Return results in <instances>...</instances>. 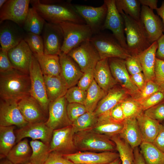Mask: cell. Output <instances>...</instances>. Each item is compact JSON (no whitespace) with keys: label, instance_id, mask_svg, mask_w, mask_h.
I'll return each mask as SVG.
<instances>
[{"label":"cell","instance_id":"61","mask_svg":"<svg viewBox=\"0 0 164 164\" xmlns=\"http://www.w3.org/2000/svg\"><path fill=\"white\" fill-rule=\"evenodd\" d=\"M106 164H121V160L119 157L114 160Z\"/></svg>","mask_w":164,"mask_h":164},{"label":"cell","instance_id":"47","mask_svg":"<svg viewBox=\"0 0 164 164\" xmlns=\"http://www.w3.org/2000/svg\"><path fill=\"white\" fill-rule=\"evenodd\" d=\"M154 81L160 88L164 94V60L155 58Z\"/></svg>","mask_w":164,"mask_h":164},{"label":"cell","instance_id":"9","mask_svg":"<svg viewBox=\"0 0 164 164\" xmlns=\"http://www.w3.org/2000/svg\"><path fill=\"white\" fill-rule=\"evenodd\" d=\"M73 6L76 12L90 28L93 35L103 30L108 11L104 2L98 7L77 4L73 5Z\"/></svg>","mask_w":164,"mask_h":164},{"label":"cell","instance_id":"26","mask_svg":"<svg viewBox=\"0 0 164 164\" xmlns=\"http://www.w3.org/2000/svg\"><path fill=\"white\" fill-rule=\"evenodd\" d=\"M136 119L142 141L153 143L162 123L147 116L144 112L137 116Z\"/></svg>","mask_w":164,"mask_h":164},{"label":"cell","instance_id":"62","mask_svg":"<svg viewBox=\"0 0 164 164\" xmlns=\"http://www.w3.org/2000/svg\"><path fill=\"white\" fill-rule=\"evenodd\" d=\"M7 0H0V8L1 9L7 1Z\"/></svg>","mask_w":164,"mask_h":164},{"label":"cell","instance_id":"42","mask_svg":"<svg viewBox=\"0 0 164 164\" xmlns=\"http://www.w3.org/2000/svg\"><path fill=\"white\" fill-rule=\"evenodd\" d=\"M34 56L44 54V46L42 36L31 32H26L24 39Z\"/></svg>","mask_w":164,"mask_h":164},{"label":"cell","instance_id":"4","mask_svg":"<svg viewBox=\"0 0 164 164\" xmlns=\"http://www.w3.org/2000/svg\"><path fill=\"white\" fill-rule=\"evenodd\" d=\"M74 139L78 151L102 152L116 150L115 144L109 137L92 129L75 133Z\"/></svg>","mask_w":164,"mask_h":164},{"label":"cell","instance_id":"59","mask_svg":"<svg viewBox=\"0 0 164 164\" xmlns=\"http://www.w3.org/2000/svg\"><path fill=\"white\" fill-rule=\"evenodd\" d=\"M156 10L158 15L160 16L162 19L163 25V32H164V0L162 1L161 6L157 8Z\"/></svg>","mask_w":164,"mask_h":164},{"label":"cell","instance_id":"12","mask_svg":"<svg viewBox=\"0 0 164 164\" xmlns=\"http://www.w3.org/2000/svg\"><path fill=\"white\" fill-rule=\"evenodd\" d=\"M67 102L65 96L50 102L48 117L45 124L53 130L72 125L67 113Z\"/></svg>","mask_w":164,"mask_h":164},{"label":"cell","instance_id":"11","mask_svg":"<svg viewBox=\"0 0 164 164\" xmlns=\"http://www.w3.org/2000/svg\"><path fill=\"white\" fill-rule=\"evenodd\" d=\"M75 133L72 125L54 130L50 144L51 152L64 155L78 152L74 142Z\"/></svg>","mask_w":164,"mask_h":164},{"label":"cell","instance_id":"27","mask_svg":"<svg viewBox=\"0 0 164 164\" xmlns=\"http://www.w3.org/2000/svg\"><path fill=\"white\" fill-rule=\"evenodd\" d=\"M157 47V42L156 41L137 56L147 81L154 80L155 54Z\"/></svg>","mask_w":164,"mask_h":164},{"label":"cell","instance_id":"23","mask_svg":"<svg viewBox=\"0 0 164 164\" xmlns=\"http://www.w3.org/2000/svg\"><path fill=\"white\" fill-rule=\"evenodd\" d=\"M59 56L61 76L68 88L75 86L84 73L77 63L67 54L61 52Z\"/></svg>","mask_w":164,"mask_h":164},{"label":"cell","instance_id":"51","mask_svg":"<svg viewBox=\"0 0 164 164\" xmlns=\"http://www.w3.org/2000/svg\"><path fill=\"white\" fill-rule=\"evenodd\" d=\"M13 69L8 56V51L0 49V73L7 72Z\"/></svg>","mask_w":164,"mask_h":164},{"label":"cell","instance_id":"31","mask_svg":"<svg viewBox=\"0 0 164 164\" xmlns=\"http://www.w3.org/2000/svg\"><path fill=\"white\" fill-rule=\"evenodd\" d=\"M32 152L28 140L25 138L14 146L6 158L14 164H23L30 162Z\"/></svg>","mask_w":164,"mask_h":164},{"label":"cell","instance_id":"53","mask_svg":"<svg viewBox=\"0 0 164 164\" xmlns=\"http://www.w3.org/2000/svg\"><path fill=\"white\" fill-rule=\"evenodd\" d=\"M109 114L111 118L119 122H123L125 120L124 113L121 103L113 107L110 111Z\"/></svg>","mask_w":164,"mask_h":164},{"label":"cell","instance_id":"1","mask_svg":"<svg viewBox=\"0 0 164 164\" xmlns=\"http://www.w3.org/2000/svg\"><path fill=\"white\" fill-rule=\"evenodd\" d=\"M71 0H32L30 4L45 21L57 23L69 21L86 24L77 13Z\"/></svg>","mask_w":164,"mask_h":164},{"label":"cell","instance_id":"13","mask_svg":"<svg viewBox=\"0 0 164 164\" xmlns=\"http://www.w3.org/2000/svg\"><path fill=\"white\" fill-rule=\"evenodd\" d=\"M41 36L44 54L59 56L63 41V33L60 25L46 22Z\"/></svg>","mask_w":164,"mask_h":164},{"label":"cell","instance_id":"20","mask_svg":"<svg viewBox=\"0 0 164 164\" xmlns=\"http://www.w3.org/2000/svg\"><path fill=\"white\" fill-rule=\"evenodd\" d=\"M9 60L13 68L29 74L33 53L24 40L8 51Z\"/></svg>","mask_w":164,"mask_h":164},{"label":"cell","instance_id":"21","mask_svg":"<svg viewBox=\"0 0 164 164\" xmlns=\"http://www.w3.org/2000/svg\"><path fill=\"white\" fill-rule=\"evenodd\" d=\"M140 20L148 35L149 41L152 44L157 41L163 34V25L159 16L148 6L141 7Z\"/></svg>","mask_w":164,"mask_h":164},{"label":"cell","instance_id":"41","mask_svg":"<svg viewBox=\"0 0 164 164\" xmlns=\"http://www.w3.org/2000/svg\"><path fill=\"white\" fill-rule=\"evenodd\" d=\"M121 105L125 119L136 118L144 112L141 104L131 96L125 99Z\"/></svg>","mask_w":164,"mask_h":164},{"label":"cell","instance_id":"34","mask_svg":"<svg viewBox=\"0 0 164 164\" xmlns=\"http://www.w3.org/2000/svg\"><path fill=\"white\" fill-rule=\"evenodd\" d=\"M140 147L145 164H164V152L153 143L142 141Z\"/></svg>","mask_w":164,"mask_h":164},{"label":"cell","instance_id":"29","mask_svg":"<svg viewBox=\"0 0 164 164\" xmlns=\"http://www.w3.org/2000/svg\"><path fill=\"white\" fill-rule=\"evenodd\" d=\"M124 127L119 136L133 149L138 147L142 139L138 126L136 118L125 119L123 122Z\"/></svg>","mask_w":164,"mask_h":164},{"label":"cell","instance_id":"28","mask_svg":"<svg viewBox=\"0 0 164 164\" xmlns=\"http://www.w3.org/2000/svg\"><path fill=\"white\" fill-rule=\"evenodd\" d=\"M109 112L98 117L97 122L92 130L110 138L119 134L123 128L124 124L123 122H119L112 119Z\"/></svg>","mask_w":164,"mask_h":164},{"label":"cell","instance_id":"16","mask_svg":"<svg viewBox=\"0 0 164 164\" xmlns=\"http://www.w3.org/2000/svg\"><path fill=\"white\" fill-rule=\"evenodd\" d=\"M112 74L118 84L132 97L139 90L132 82L126 66L125 60L118 58L108 59Z\"/></svg>","mask_w":164,"mask_h":164},{"label":"cell","instance_id":"35","mask_svg":"<svg viewBox=\"0 0 164 164\" xmlns=\"http://www.w3.org/2000/svg\"><path fill=\"white\" fill-rule=\"evenodd\" d=\"M46 22L32 7L29 8L22 28L26 32L41 35Z\"/></svg>","mask_w":164,"mask_h":164},{"label":"cell","instance_id":"43","mask_svg":"<svg viewBox=\"0 0 164 164\" xmlns=\"http://www.w3.org/2000/svg\"><path fill=\"white\" fill-rule=\"evenodd\" d=\"M161 91L159 86L153 81H147L144 88L132 97L140 104L155 93Z\"/></svg>","mask_w":164,"mask_h":164},{"label":"cell","instance_id":"8","mask_svg":"<svg viewBox=\"0 0 164 164\" xmlns=\"http://www.w3.org/2000/svg\"><path fill=\"white\" fill-rule=\"evenodd\" d=\"M67 54L77 63L83 73L94 69L101 60L97 50L90 40L83 42Z\"/></svg>","mask_w":164,"mask_h":164},{"label":"cell","instance_id":"33","mask_svg":"<svg viewBox=\"0 0 164 164\" xmlns=\"http://www.w3.org/2000/svg\"><path fill=\"white\" fill-rule=\"evenodd\" d=\"M15 126H0V158L6 157L16 143V137L14 130Z\"/></svg>","mask_w":164,"mask_h":164},{"label":"cell","instance_id":"48","mask_svg":"<svg viewBox=\"0 0 164 164\" xmlns=\"http://www.w3.org/2000/svg\"><path fill=\"white\" fill-rule=\"evenodd\" d=\"M127 69L129 74L134 75L142 72V69L137 56L131 55L125 60Z\"/></svg>","mask_w":164,"mask_h":164},{"label":"cell","instance_id":"50","mask_svg":"<svg viewBox=\"0 0 164 164\" xmlns=\"http://www.w3.org/2000/svg\"><path fill=\"white\" fill-rule=\"evenodd\" d=\"M94 70L90 69L84 72L78 81L77 86L82 90L87 91L93 82Z\"/></svg>","mask_w":164,"mask_h":164},{"label":"cell","instance_id":"54","mask_svg":"<svg viewBox=\"0 0 164 164\" xmlns=\"http://www.w3.org/2000/svg\"><path fill=\"white\" fill-rule=\"evenodd\" d=\"M131 79L134 85L139 91L142 90L145 86L147 81L142 72L130 75Z\"/></svg>","mask_w":164,"mask_h":164},{"label":"cell","instance_id":"6","mask_svg":"<svg viewBox=\"0 0 164 164\" xmlns=\"http://www.w3.org/2000/svg\"><path fill=\"white\" fill-rule=\"evenodd\" d=\"M90 40L97 50L101 60L112 58L125 60L131 56L112 34L101 32L93 35Z\"/></svg>","mask_w":164,"mask_h":164},{"label":"cell","instance_id":"55","mask_svg":"<svg viewBox=\"0 0 164 164\" xmlns=\"http://www.w3.org/2000/svg\"><path fill=\"white\" fill-rule=\"evenodd\" d=\"M153 143L160 150L164 152V124L162 125L160 131Z\"/></svg>","mask_w":164,"mask_h":164},{"label":"cell","instance_id":"5","mask_svg":"<svg viewBox=\"0 0 164 164\" xmlns=\"http://www.w3.org/2000/svg\"><path fill=\"white\" fill-rule=\"evenodd\" d=\"M59 24L63 35L61 52L66 54L83 42L90 40L93 35L91 29L86 24L65 21Z\"/></svg>","mask_w":164,"mask_h":164},{"label":"cell","instance_id":"56","mask_svg":"<svg viewBox=\"0 0 164 164\" xmlns=\"http://www.w3.org/2000/svg\"><path fill=\"white\" fill-rule=\"evenodd\" d=\"M157 41L158 47L156 53V58L164 60V34H162Z\"/></svg>","mask_w":164,"mask_h":164},{"label":"cell","instance_id":"36","mask_svg":"<svg viewBox=\"0 0 164 164\" xmlns=\"http://www.w3.org/2000/svg\"><path fill=\"white\" fill-rule=\"evenodd\" d=\"M29 144L32 151L30 162L33 164H44L51 152L50 144L37 140H32Z\"/></svg>","mask_w":164,"mask_h":164},{"label":"cell","instance_id":"25","mask_svg":"<svg viewBox=\"0 0 164 164\" xmlns=\"http://www.w3.org/2000/svg\"><path fill=\"white\" fill-rule=\"evenodd\" d=\"M108 59L100 60L94 70V80L106 92L118 84L111 73Z\"/></svg>","mask_w":164,"mask_h":164},{"label":"cell","instance_id":"52","mask_svg":"<svg viewBox=\"0 0 164 164\" xmlns=\"http://www.w3.org/2000/svg\"><path fill=\"white\" fill-rule=\"evenodd\" d=\"M44 164H74L61 154L51 152Z\"/></svg>","mask_w":164,"mask_h":164},{"label":"cell","instance_id":"44","mask_svg":"<svg viewBox=\"0 0 164 164\" xmlns=\"http://www.w3.org/2000/svg\"><path fill=\"white\" fill-rule=\"evenodd\" d=\"M86 95L87 91L82 90L77 86H74L68 89L64 96L68 103L84 105Z\"/></svg>","mask_w":164,"mask_h":164},{"label":"cell","instance_id":"38","mask_svg":"<svg viewBox=\"0 0 164 164\" xmlns=\"http://www.w3.org/2000/svg\"><path fill=\"white\" fill-rule=\"evenodd\" d=\"M118 12H123L133 19L140 21L141 7L139 0H115Z\"/></svg>","mask_w":164,"mask_h":164},{"label":"cell","instance_id":"32","mask_svg":"<svg viewBox=\"0 0 164 164\" xmlns=\"http://www.w3.org/2000/svg\"><path fill=\"white\" fill-rule=\"evenodd\" d=\"M34 56L37 59L43 75L50 76L60 75L59 56L44 54Z\"/></svg>","mask_w":164,"mask_h":164},{"label":"cell","instance_id":"14","mask_svg":"<svg viewBox=\"0 0 164 164\" xmlns=\"http://www.w3.org/2000/svg\"><path fill=\"white\" fill-rule=\"evenodd\" d=\"M30 2L29 0H7L0 9V22L9 20L22 28Z\"/></svg>","mask_w":164,"mask_h":164},{"label":"cell","instance_id":"3","mask_svg":"<svg viewBox=\"0 0 164 164\" xmlns=\"http://www.w3.org/2000/svg\"><path fill=\"white\" fill-rule=\"evenodd\" d=\"M124 21L127 49L131 55L138 56L151 44L141 21H136L123 12L120 14Z\"/></svg>","mask_w":164,"mask_h":164},{"label":"cell","instance_id":"57","mask_svg":"<svg viewBox=\"0 0 164 164\" xmlns=\"http://www.w3.org/2000/svg\"><path fill=\"white\" fill-rule=\"evenodd\" d=\"M134 160L133 164H145L144 159L138 147L133 149Z\"/></svg>","mask_w":164,"mask_h":164},{"label":"cell","instance_id":"49","mask_svg":"<svg viewBox=\"0 0 164 164\" xmlns=\"http://www.w3.org/2000/svg\"><path fill=\"white\" fill-rule=\"evenodd\" d=\"M164 101V94L161 91L156 92L141 103L142 109L146 110Z\"/></svg>","mask_w":164,"mask_h":164},{"label":"cell","instance_id":"39","mask_svg":"<svg viewBox=\"0 0 164 164\" xmlns=\"http://www.w3.org/2000/svg\"><path fill=\"white\" fill-rule=\"evenodd\" d=\"M110 139L115 144L119 154L121 164H133L134 160L133 149L118 135L113 136Z\"/></svg>","mask_w":164,"mask_h":164},{"label":"cell","instance_id":"40","mask_svg":"<svg viewBox=\"0 0 164 164\" xmlns=\"http://www.w3.org/2000/svg\"><path fill=\"white\" fill-rule=\"evenodd\" d=\"M97 119L98 117L94 112L87 111L72 123L75 133L92 129L96 124Z\"/></svg>","mask_w":164,"mask_h":164},{"label":"cell","instance_id":"60","mask_svg":"<svg viewBox=\"0 0 164 164\" xmlns=\"http://www.w3.org/2000/svg\"><path fill=\"white\" fill-rule=\"evenodd\" d=\"M0 164H14L12 162L6 158H3L1 159Z\"/></svg>","mask_w":164,"mask_h":164},{"label":"cell","instance_id":"15","mask_svg":"<svg viewBox=\"0 0 164 164\" xmlns=\"http://www.w3.org/2000/svg\"><path fill=\"white\" fill-rule=\"evenodd\" d=\"M26 33L22 27L12 21L0 22V49L8 51L24 39Z\"/></svg>","mask_w":164,"mask_h":164},{"label":"cell","instance_id":"7","mask_svg":"<svg viewBox=\"0 0 164 164\" xmlns=\"http://www.w3.org/2000/svg\"><path fill=\"white\" fill-rule=\"evenodd\" d=\"M29 75L31 83L30 95L37 100L47 114L48 113L50 102L47 95L44 75L33 55L30 66Z\"/></svg>","mask_w":164,"mask_h":164},{"label":"cell","instance_id":"63","mask_svg":"<svg viewBox=\"0 0 164 164\" xmlns=\"http://www.w3.org/2000/svg\"><path fill=\"white\" fill-rule=\"evenodd\" d=\"M23 164H33L32 163L30 162H28L25 163Z\"/></svg>","mask_w":164,"mask_h":164},{"label":"cell","instance_id":"64","mask_svg":"<svg viewBox=\"0 0 164 164\" xmlns=\"http://www.w3.org/2000/svg\"><path fill=\"white\" fill-rule=\"evenodd\" d=\"M163 124H164V121H163Z\"/></svg>","mask_w":164,"mask_h":164},{"label":"cell","instance_id":"10","mask_svg":"<svg viewBox=\"0 0 164 164\" xmlns=\"http://www.w3.org/2000/svg\"><path fill=\"white\" fill-rule=\"evenodd\" d=\"M104 2L107 5L108 11L102 29L111 30L121 45L127 50L124 21L117 9L115 0H104Z\"/></svg>","mask_w":164,"mask_h":164},{"label":"cell","instance_id":"58","mask_svg":"<svg viewBox=\"0 0 164 164\" xmlns=\"http://www.w3.org/2000/svg\"><path fill=\"white\" fill-rule=\"evenodd\" d=\"M142 5L148 7L152 10H156L157 7V0H139Z\"/></svg>","mask_w":164,"mask_h":164},{"label":"cell","instance_id":"22","mask_svg":"<svg viewBox=\"0 0 164 164\" xmlns=\"http://www.w3.org/2000/svg\"><path fill=\"white\" fill-rule=\"evenodd\" d=\"M19 110L28 123H45L47 120L46 114L39 102L30 95L18 102Z\"/></svg>","mask_w":164,"mask_h":164},{"label":"cell","instance_id":"45","mask_svg":"<svg viewBox=\"0 0 164 164\" xmlns=\"http://www.w3.org/2000/svg\"><path fill=\"white\" fill-rule=\"evenodd\" d=\"M67 111L68 118L72 123L87 112L84 104L77 103H68Z\"/></svg>","mask_w":164,"mask_h":164},{"label":"cell","instance_id":"18","mask_svg":"<svg viewBox=\"0 0 164 164\" xmlns=\"http://www.w3.org/2000/svg\"><path fill=\"white\" fill-rule=\"evenodd\" d=\"M53 131L44 122L28 123L24 127L15 130L16 143L23 139L29 137L32 140L39 139L46 144H50Z\"/></svg>","mask_w":164,"mask_h":164},{"label":"cell","instance_id":"24","mask_svg":"<svg viewBox=\"0 0 164 164\" xmlns=\"http://www.w3.org/2000/svg\"><path fill=\"white\" fill-rule=\"evenodd\" d=\"M129 96L125 90L121 87L115 86L109 91L100 101L94 112L98 117L108 113Z\"/></svg>","mask_w":164,"mask_h":164},{"label":"cell","instance_id":"19","mask_svg":"<svg viewBox=\"0 0 164 164\" xmlns=\"http://www.w3.org/2000/svg\"><path fill=\"white\" fill-rule=\"evenodd\" d=\"M0 104V126H16L22 128L28 123L21 114L18 102L13 100L1 99Z\"/></svg>","mask_w":164,"mask_h":164},{"label":"cell","instance_id":"2","mask_svg":"<svg viewBox=\"0 0 164 164\" xmlns=\"http://www.w3.org/2000/svg\"><path fill=\"white\" fill-rule=\"evenodd\" d=\"M30 79L29 74L13 69L0 73V96L3 100L18 102L30 95Z\"/></svg>","mask_w":164,"mask_h":164},{"label":"cell","instance_id":"46","mask_svg":"<svg viewBox=\"0 0 164 164\" xmlns=\"http://www.w3.org/2000/svg\"><path fill=\"white\" fill-rule=\"evenodd\" d=\"M149 117L160 122L164 121V101L144 111Z\"/></svg>","mask_w":164,"mask_h":164},{"label":"cell","instance_id":"37","mask_svg":"<svg viewBox=\"0 0 164 164\" xmlns=\"http://www.w3.org/2000/svg\"><path fill=\"white\" fill-rule=\"evenodd\" d=\"M107 93L98 85L94 80L87 91L84 105L87 111L94 112L100 101Z\"/></svg>","mask_w":164,"mask_h":164},{"label":"cell","instance_id":"30","mask_svg":"<svg viewBox=\"0 0 164 164\" xmlns=\"http://www.w3.org/2000/svg\"><path fill=\"white\" fill-rule=\"evenodd\" d=\"M43 75L47 95L50 102L64 96L68 88L61 75Z\"/></svg>","mask_w":164,"mask_h":164},{"label":"cell","instance_id":"17","mask_svg":"<svg viewBox=\"0 0 164 164\" xmlns=\"http://www.w3.org/2000/svg\"><path fill=\"white\" fill-rule=\"evenodd\" d=\"M63 155L74 164H106L119 157L118 153L112 151L100 152L78 151Z\"/></svg>","mask_w":164,"mask_h":164}]
</instances>
